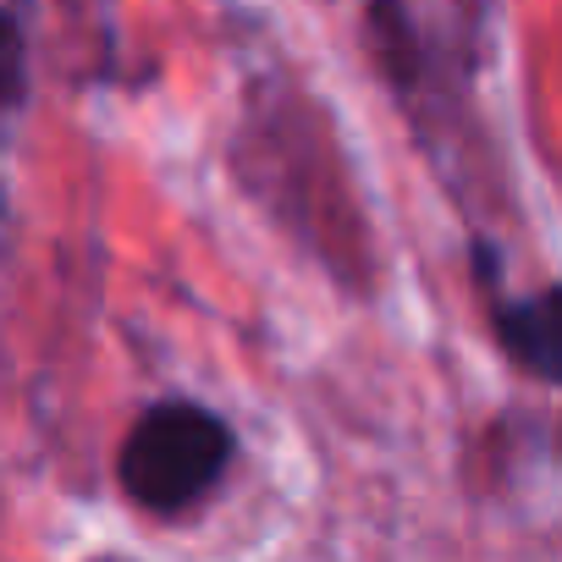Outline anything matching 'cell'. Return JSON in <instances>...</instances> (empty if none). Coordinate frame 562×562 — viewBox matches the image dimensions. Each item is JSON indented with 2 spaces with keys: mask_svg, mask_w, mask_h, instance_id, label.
I'll return each mask as SVG.
<instances>
[{
  "mask_svg": "<svg viewBox=\"0 0 562 562\" xmlns=\"http://www.w3.org/2000/svg\"><path fill=\"white\" fill-rule=\"evenodd\" d=\"M226 452H232V436L215 414L193 403H160L133 425L127 452H122V480L144 507L177 513L215 485V474L226 469Z\"/></svg>",
  "mask_w": 562,
  "mask_h": 562,
  "instance_id": "cell-1",
  "label": "cell"
},
{
  "mask_svg": "<svg viewBox=\"0 0 562 562\" xmlns=\"http://www.w3.org/2000/svg\"><path fill=\"white\" fill-rule=\"evenodd\" d=\"M502 337L507 348L546 381H562V288L535 299V304H518L502 315Z\"/></svg>",
  "mask_w": 562,
  "mask_h": 562,
  "instance_id": "cell-2",
  "label": "cell"
},
{
  "mask_svg": "<svg viewBox=\"0 0 562 562\" xmlns=\"http://www.w3.org/2000/svg\"><path fill=\"white\" fill-rule=\"evenodd\" d=\"M23 89V40H18V23L0 12V100H12Z\"/></svg>",
  "mask_w": 562,
  "mask_h": 562,
  "instance_id": "cell-3",
  "label": "cell"
}]
</instances>
